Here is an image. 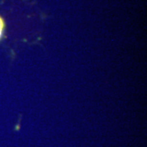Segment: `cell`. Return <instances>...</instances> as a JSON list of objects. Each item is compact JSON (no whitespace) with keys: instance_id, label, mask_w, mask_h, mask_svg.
<instances>
[{"instance_id":"cell-1","label":"cell","mask_w":147,"mask_h":147,"mask_svg":"<svg viewBox=\"0 0 147 147\" xmlns=\"http://www.w3.org/2000/svg\"><path fill=\"white\" fill-rule=\"evenodd\" d=\"M6 21L4 18L0 15V42L3 39L5 36Z\"/></svg>"}]
</instances>
